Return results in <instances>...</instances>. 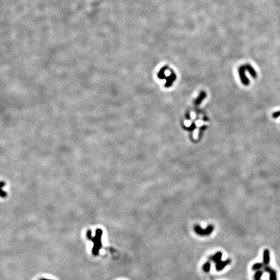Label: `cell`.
I'll return each mask as SVG.
<instances>
[{"label": "cell", "instance_id": "cell-1", "mask_svg": "<svg viewBox=\"0 0 280 280\" xmlns=\"http://www.w3.org/2000/svg\"><path fill=\"white\" fill-rule=\"evenodd\" d=\"M102 230L99 228H97L95 232V235L93 237L91 235V231L88 230L86 233V237L88 239L94 243V246L92 248V254L95 256H98L99 251L102 248V242L101 238L102 235Z\"/></svg>", "mask_w": 280, "mask_h": 280}, {"label": "cell", "instance_id": "cell-2", "mask_svg": "<svg viewBox=\"0 0 280 280\" xmlns=\"http://www.w3.org/2000/svg\"><path fill=\"white\" fill-rule=\"evenodd\" d=\"M246 70V66L245 65H241L240 68H239V75H240L241 80L242 83L244 85H248L250 81L248 79L247 77H246V75H245V71Z\"/></svg>", "mask_w": 280, "mask_h": 280}, {"label": "cell", "instance_id": "cell-3", "mask_svg": "<svg viewBox=\"0 0 280 280\" xmlns=\"http://www.w3.org/2000/svg\"><path fill=\"white\" fill-rule=\"evenodd\" d=\"M232 262L230 259H227L226 260L223 261H220L218 263L216 264V270L217 271H221L222 270H223L225 267H226L227 265L230 264Z\"/></svg>", "mask_w": 280, "mask_h": 280}, {"label": "cell", "instance_id": "cell-4", "mask_svg": "<svg viewBox=\"0 0 280 280\" xmlns=\"http://www.w3.org/2000/svg\"><path fill=\"white\" fill-rule=\"evenodd\" d=\"M270 262V252L269 249H265L263 251V263L264 265H269Z\"/></svg>", "mask_w": 280, "mask_h": 280}, {"label": "cell", "instance_id": "cell-5", "mask_svg": "<svg viewBox=\"0 0 280 280\" xmlns=\"http://www.w3.org/2000/svg\"><path fill=\"white\" fill-rule=\"evenodd\" d=\"M165 79L167 80V83L165 84V86L168 88V87L171 86L172 84V83L176 79V75H175V73H172L169 77H167Z\"/></svg>", "mask_w": 280, "mask_h": 280}, {"label": "cell", "instance_id": "cell-6", "mask_svg": "<svg viewBox=\"0 0 280 280\" xmlns=\"http://www.w3.org/2000/svg\"><path fill=\"white\" fill-rule=\"evenodd\" d=\"M222 254L221 252H218L215 254V255L212 256L210 257L211 260L213 261V262H215V263H218L219 262L221 261V259H222Z\"/></svg>", "mask_w": 280, "mask_h": 280}, {"label": "cell", "instance_id": "cell-7", "mask_svg": "<svg viewBox=\"0 0 280 280\" xmlns=\"http://www.w3.org/2000/svg\"><path fill=\"white\" fill-rule=\"evenodd\" d=\"M194 230L196 234L201 236H205V230L202 229V228L200 225H195L194 227Z\"/></svg>", "mask_w": 280, "mask_h": 280}, {"label": "cell", "instance_id": "cell-8", "mask_svg": "<svg viewBox=\"0 0 280 280\" xmlns=\"http://www.w3.org/2000/svg\"><path fill=\"white\" fill-rule=\"evenodd\" d=\"M167 69H168V66L167 65H165V66H164V67L162 68L159 70V73H158V77H159V78H160V79H165V78H166L167 77L165 75V70H167Z\"/></svg>", "mask_w": 280, "mask_h": 280}, {"label": "cell", "instance_id": "cell-9", "mask_svg": "<svg viewBox=\"0 0 280 280\" xmlns=\"http://www.w3.org/2000/svg\"><path fill=\"white\" fill-rule=\"evenodd\" d=\"M206 92H205V91H201L199 96H198V98L196 99V101H195V104H196V105H198V104H201V102H202V101L204 100V99L206 97Z\"/></svg>", "mask_w": 280, "mask_h": 280}, {"label": "cell", "instance_id": "cell-10", "mask_svg": "<svg viewBox=\"0 0 280 280\" xmlns=\"http://www.w3.org/2000/svg\"><path fill=\"white\" fill-rule=\"evenodd\" d=\"M245 66H246V70H248V71H249L250 74L254 78H256V77H257V73H256V71H255L254 69L252 68V65H250V64H246V65H245Z\"/></svg>", "mask_w": 280, "mask_h": 280}, {"label": "cell", "instance_id": "cell-11", "mask_svg": "<svg viewBox=\"0 0 280 280\" xmlns=\"http://www.w3.org/2000/svg\"><path fill=\"white\" fill-rule=\"evenodd\" d=\"M263 266H264V264L263 263H256L255 264H254L252 266V270H259L261 269H263Z\"/></svg>", "mask_w": 280, "mask_h": 280}, {"label": "cell", "instance_id": "cell-12", "mask_svg": "<svg viewBox=\"0 0 280 280\" xmlns=\"http://www.w3.org/2000/svg\"><path fill=\"white\" fill-rule=\"evenodd\" d=\"M213 230H214V226L213 225H209L205 229V235H210L213 232Z\"/></svg>", "mask_w": 280, "mask_h": 280}, {"label": "cell", "instance_id": "cell-13", "mask_svg": "<svg viewBox=\"0 0 280 280\" xmlns=\"http://www.w3.org/2000/svg\"><path fill=\"white\" fill-rule=\"evenodd\" d=\"M270 276H269V280H277V272L274 269L272 270L270 273Z\"/></svg>", "mask_w": 280, "mask_h": 280}, {"label": "cell", "instance_id": "cell-14", "mask_svg": "<svg viewBox=\"0 0 280 280\" xmlns=\"http://www.w3.org/2000/svg\"><path fill=\"white\" fill-rule=\"evenodd\" d=\"M263 272L264 271H263V270H257L256 273H255L254 276L255 279H260L261 277H262V276H263Z\"/></svg>", "mask_w": 280, "mask_h": 280}, {"label": "cell", "instance_id": "cell-15", "mask_svg": "<svg viewBox=\"0 0 280 280\" xmlns=\"http://www.w3.org/2000/svg\"><path fill=\"white\" fill-rule=\"evenodd\" d=\"M211 269V264L209 262H206L203 265V270L205 272H209Z\"/></svg>", "mask_w": 280, "mask_h": 280}, {"label": "cell", "instance_id": "cell-16", "mask_svg": "<svg viewBox=\"0 0 280 280\" xmlns=\"http://www.w3.org/2000/svg\"><path fill=\"white\" fill-rule=\"evenodd\" d=\"M279 116H280V110L279 111L276 112H274L273 114H272V117H273L274 118H277V117H278Z\"/></svg>", "mask_w": 280, "mask_h": 280}, {"label": "cell", "instance_id": "cell-17", "mask_svg": "<svg viewBox=\"0 0 280 280\" xmlns=\"http://www.w3.org/2000/svg\"><path fill=\"white\" fill-rule=\"evenodd\" d=\"M40 280H51V279H44V278H43V279H40Z\"/></svg>", "mask_w": 280, "mask_h": 280}, {"label": "cell", "instance_id": "cell-18", "mask_svg": "<svg viewBox=\"0 0 280 280\" xmlns=\"http://www.w3.org/2000/svg\"><path fill=\"white\" fill-rule=\"evenodd\" d=\"M255 280H261V279H255Z\"/></svg>", "mask_w": 280, "mask_h": 280}]
</instances>
